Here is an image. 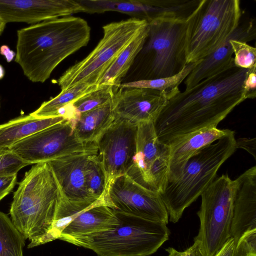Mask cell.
<instances>
[{
    "instance_id": "1",
    "label": "cell",
    "mask_w": 256,
    "mask_h": 256,
    "mask_svg": "<svg viewBox=\"0 0 256 256\" xmlns=\"http://www.w3.org/2000/svg\"><path fill=\"white\" fill-rule=\"evenodd\" d=\"M249 69L234 67L170 98L154 122L158 140L169 145L194 132L217 128L247 99L244 82Z\"/></svg>"
},
{
    "instance_id": "2",
    "label": "cell",
    "mask_w": 256,
    "mask_h": 256,
    "mask_svg": "<svg viewBox=\"0 0 256 256\" xmlns=\"http://www.w3.org/2000/svg\"><path fill=\"white\" fill-rule=\"evenodd\" d=\"M90 28L72 16L43 21L17 31L15 62L34 82H46L65 58L86 46Z\"/></svg>"
},
{
    "instance_id": "3",
    "label": "cell",
    "mask_w": 256,
    "mask_h": 256,
    "mask_svg": "<svg viewBox=\"0 0 256 256\" xmlns=\"http://www.w3.org/2000/svg\"><path fill=\"white\" fill-rule=\"evenodd\" d=\"M61 200L58 184L48 162L26 172L14 192L10 219L30 242L28 248L47 243Z\"/></svg>"
},
{
    "instance_id": "4",
    "label": "cell",
    "mask_w": 256,
    "mask_h": 256,
    "mask_svg": "<svg viewBox=\"0 0 256 256\" xmlns=\"http://www.w3.org/2000/svg\"><path fill=\"white\" fill-rule=\"evenodd\" d=\"M236 149L233 131L198 150L187 161L180 176L165 184L160 196L170 222L178 221L184 210L200 196Z\"/></svg>"
},
{
    "instance_id": "5",
    "label": "cell",
    "mask_w": 256,
    "mask_h": 256,
    "mask_svg": "<svg viewBox=\"0 0 256 256\" xmlns=\"http://www.w3.org/2000/svg\"><path fill=\"white\" fill-rule=\"evenodd\" d=\"M119 221L112 229L66 240L98 256H149L169 238L165 224L113 210Z\"/></svg>"
},
{
    "instance_id": "6",
    "label": "cell",
    "mask_w": 256,
    "mask_h": 256,
    "mask_svg": "<svg viewBox=\"0 0 256 256\" xmlns=\"http://www.w3.org/2000/svg\"><path fill=\"white\" fill-rule=\"evenodd\" d=\"M238 0H200L186 20V64L202 60L222 46L240 24Z\"/></svg>"
},
{
    "instance_id": "7",
    "label": "cell",
    "mask_w": 256,
    "mask_h": 256,
    "mask_svg": "<svg viewBox=\"0 0 256 256\" xmlns=\"http://www.w3.org/2000/svg\"><path fill=\"white\" fill-rule=\"evenodd\" d=\"M148 24L145 20L131 18L103 26V37L94 48L58 79L61 90L82 83L100 85L116 58Z\"/></svg>"
},
{
    "instance_id": "8",
    "label": "cell",
    "mask_w": 256,
    "mask_h": 256,
    "mask_svg": "<svg viewBox=\"0 0 256 256\" xmlns=\"http://www.w3.org/2000/svg\"><path fill=\"white\" fill-rule=\"evenodd\" d=\"M235 187V180L223 174L200 195V227L194 240L200 242L204 256H215L230 238Z\"/></svg>"
},
{
    "instance_id": "9",
    "label": "cell",
    "mask_w": 256,
    "mask_h": 256,
    "mask_svg": "<svg viewBox=\"0 0 256 256\" xmlns=\"http://www.w3.org/2000/svg\"><path fill=\"white\" fill-rule=\"evenodd\" d=\"M186 18L170 15L148 22V36L140 51L148 60L147 80L173 76L186 64Z\"/></svg>"
},
{
    "instance_id": "10",
    "label": "cell",
    "mask_w": 256,
    "mask_h": 256,
    "mask_svg": "<svg viewBox=\"0 0 256 256\" xmlns=\"http://www.w3.org/2000/svg\"><path fill=\"white\" fill-rule=\"evenodd\" d=\"M8 150L29 165L73 154H98L96 142L80 141L74 132L73 122L69 120L24 138Z\"/></svg>"
},
{
    "instance_id": "11",
    "label": "cell",
    "mask_w": 256,
    "mask_h": 256,
    "mask_svg": "<svg viewBox=\"0 0 256 256\" xmlns=\"http://www.w3.org/2000/svg\"><path fill=\"white\" fill-rule=\"evenodd\" d=\"M170 153V146L158 139L154 122L139 123L136 153L126 174L146 189L160 194L166 180Z\"/></svg>"
},
{
    "instance_id": "12",
    "label": "cell",
    "mask_w": 256,
    "mask_h": 256,
    "mask_svg": "<svg viewBox=\"0 0 256 256\" xmlns=\"http://www.w3.org/2000/svg\"><path fill=\"white\" fill-rule=\"evenodd\" d=\"M119 224L104 200L92 204H74L60 201L47 242L64 241L115 228Z\"/></svg>"
},
{
    "instance_id": "13",
    "label": "cell",
    "mask_w": 256,
    "mask_h": 256,
    "mask_svg": "<svg viewBox=\"0 0 256 256\" xmlns=\"http://www.w3.org/2000/svg\"><path fill=\"white\" fill-rule=\"evenodd\" d=\"M137 125L116 116L96 141L98 155L106 177L104 200L112 182L126 174L132 166L136 150Z\"/></svg>"
},
{
    "instance_id": "14",
    "label": "cell",
    "mask_w": 256,
    "mask_h": 256,
    "mask_svg": "<svg viewBox=\"0 0 256 256\" xmlns=\"http://www.w3.org/2000/svg\"><path fill=\"white\" fill-rule=\"evenodd\" d=\"M104 202L114 211L166 224L168 222L160 194L144 188L127 174L112 182Z\"/></svg>"
},
{
    "instance_id": "15",
    "label": "cell",
    "mask_w": 256,
    "mask_h": 256,
    "mask_svg": "<svg viewBox=\"0 0 256 256\" xmlns=\"http://www.w3.org/2000/svg\"><path fill=\"white\" fill-rule=\"evenodd\" d=\"M84 12L101 14L114 11L148 22L163 16H183L190 8L188 0H77Z\"/></svg>"
},
{
    "instance_id": "16",
    "label": "cell",
    "mask_w": 256,
    "mask_h": 256,
    "mask_svg": "<svg viewBox=\"0 0 256 256\" xmlns=\"http://www.w3.org/2000/svg\"><path fill=\"white\" fill-rule=\"evenodd\" d=\"M168 98L164 92L120 86L112 99L113 110L116 117L134 124L154 122Z\"/></svg>"
},
{
    "instance_id": "17",
    "label": "cell",
    "mask_w": 256,
    "mask_h": 256,
    "mask_svg": "<svg viewBox=\"0 0 256 256\" xmlns=\"http://www.w3.org/2000/svg\"><path fill=\"white\" fill-rule=\"evenodd\" d=\"M84 12L74 0H0V19L10 22L38 23Z\"/></svg>"
},
{
    "instance_id": "18",
    "label": "cell",
    "mask_w": 256,
    "mask_h": 256,
    "mask_svg": "<svg viewBox=\"0 0 256 256\" xmlns=\"http://www.w3.org/2000/svg\"><path fill=\"white\" fill-rule=\"evenodd\" d=\"M90 154L70 155L48 162L58 184L62 201L80 204L102 200L92 198L86 189L85 166Z\"/></svg>"
},
{
    "instance_id": "19",
    "label": "cell",
    "mask_w": 256,
    "mask_h": 256,
    "mask_svg": "<svg viewBox=\"0 0 256 256\" xmlns=\"http://www.w3.org/2000/svg\"><path fill=\"white\" fill-rule=\"evenodd\" d=\"M230 236L236 245L246 232L256 229V166L236 179Z\"/></svg>"
},
{
    "instance_id": "20",
    "label": "cell",
    "mask_w": 256,
    "mask_h": 256,
    "mask_svg": "<svg viewBox=\"0 0 256 256\" xmlns=\"http://www.w3.org/2000/svg\"><path fill=\"white\" fill-rule=\"evenodd\" d=\"M233 131L217 128H204L186 135L171 143L166 182L176 179L189 158L198 150Z\"/></svg>"
},
{
    "instance_id": "21",
    "label": "cell",
    "mask_w": 256,
    "mask_h": 256,
    "mask_svg": "<svg viewBox=\"0 0 256 256\" xmlns=\"http://www.w3.org/2000/svg\"><path fill=\"white\" fill-rule=\"evenodd\" d=\"M66 120L64 116L38 118L30 114L0 124V150H8L24 138Z\"/></svg>"
},
{
    "instance_id": "22",
    "label": "cell",
    "mask_w": 256,
    "mask_h": 256,
    "mask_svg": "<svg viewBox=\"0 0 256 256\" xmlns=\"http://www.w3.org/2000/svg\"><path fill=\"white\" fill-rule=\"evenodd\" d=\"M112 100L104 106L81 114L74 123L78 138L84 142H94L112 124L116 116Z\"/></svg>"
},
{
    "instance_id": "23",
    "label": "cell",
    "mask_w": 256,
    "mask_h": 256,
    "mask_svg": "<svg viewBox=\"0 0 256 256\" xmlns=\"http://www.w3.org/2000/svg\"><path fill=\"white\" fill-rule=\"evenodd\" d=\"M148 24L121 52L106 72L100 84L120 87L135 58L140 52L148 36Z\"/></svg>"
},
{
    "instance_id": "24",
    "label": "cell",
    "mask_w": 256,
    "mask_h": 256,
    "mask_svg": "<svg viewBox=\"0 0 256 256\" xmlns=\"http://www.w3.org/2000/svg\"><path fill=\"white\" fill-rule=\"evenodd\" d=\"M103 86L104 84L92 85L82 83L61 90L58 96L44 102L36 110L30 114L38 118L57 116L58 112L60 108L100 89Z\"/></svg>"
},
{
    "instance_id": "25",
    "label": "cell",
    "mask_w": 256,
    "mask_h": 256,
    "mask_svg": "<svg viewBox=\"0 0 256 256\" xmlns=\"http://www.w3.org/2000/svg\"><path fill=\"white\" fill-rule=\"evenodd\" d=\"M198 62L186 64L179 73L170 77L140 80L121 84L120 86L145 88L164 92L168 94L170 98L180 90V84L185 80Z\"/></svg>"
},
{
    "instance_id": "26",
    "label": "cell",
    "mask_w": 256,
    "mask_h": 256,
    "mask_svg": "<svg viewBox=\"0 0 256 256\" xmlns=\"http://www.w3.org/2000/svg\"><path fill=\"white\" fill-rule=\"evenodd\" d=\"M25 240L10 218L0 211V256H23Z\"/></svg>"
},
{
    "instance_id": "27",
    "label": "cell",
    "mask_w": 256,
    "mask_h": 256,
    "mask_svg": "<svg viewBox=\"0 0 256 256\" xmlns=\"http://www.w3.org/2000/svg\"><path fill=\"white\" fill-rule=\"evenodd\" d=\"M85 178L90 196L95 200H104L106 188V177L98 154H90L88 156L85 166Z\"/></svg>"
},
{
    "instance_id": "28",
    "label": "cell",
    "mask_w": 256,
    "mask_h": 256,
    "mask_svg": "<svg viewBox=\"0 0 256 256\" xmlns=\"http://www.w3.org/2000/svg\"><path fill=\"white\" fill-rule=\"evenodd\" d=\"M119 88V87H118ZM118 88L104 85L100 89L86 94L72 102L76 114L93 110L112 100Z\"/></svg>"
},
{
    "instance_id": "29",
    "label": "cell",
    "mask_w": 256,
    "mask_h": 256,
    "mask_svg": "<svg viewBox=\"0 0 256 256\" xmlns=\"http://www.w3.org/2000/svg\"><path fill=\"white\" fill-rule=\"evenodd\" d=\"M28 165L10 150H0V176L17 174Z\"/></svg>"
},
{
    "instance_id": "30",
    "label": "cell",
    "mask_w": 256,
    "mask_h": 256,
    "mask_svg": "<svg viewBox=\"0 0 256 256\" xmlns=\"http://www.w3.org/2000/svg\"><path fill=\"white\" fill-rule=\"evenodd\" d=\"M238 256H256V229L246 232L236 245Z\"/></svg>"
},
{
    "instance_id": "31",
    "label": "cell",
    "mask_w": 256,
    "mask_h": 256,
    "mask_svg": "<svg viewBox=\"0 0 256 256\" xmlns=\"http://www.w3.org/2000/svg\"><path fill=\"white\" fill-rule=\"evenodd\" d=\"M244 90L247 99L256 96V64L249 69L244 82Z\"/></svg>"
},
{
    "instance_id": "32",
    "label": "cell",
    "mask_w": 256,
    "mask_h": 256,
    "mask_svg": "<svg viewBox=\"0 0 256 256\" xmlns=\"http://www.w3.org/2000/svg\"><path fill=\"white\" fill-rule=\"evenodd\" d=\"M16 180L17 174L0 176V201L12 190Z\"/></svg>"
},
{
    "instance_id": "33",
    "label": "cell",
    "mask_w": 256,
    "mask_h": 256,
    "mask_svg": "<svg viewBox=\"0 0 256 256\" xmlns=\"http://www.w3.org/2000/svg\"><path fill=\"white\" fill-rule=\"evenodd\" d=\"M166 250L168 254V256H204L198 240H194V244L184 252H178L171 247L166 248Z\"/></svg>"
},
{
    "instance_id": "34",
    "label": "cell",
    "mask_w": 256,
    "mask_h": 256,
    "mask_svg": "<svg viewBox=\"0 0 256 256\" xmlns=\"http://www.w3.org/2000/svg\"><path fill=\"white\" fill-rule=\"evenodd\" d=\"M237 148H242L252 155L254 159L256 158V142L254 138H240L236 140Z\"/></svg>"
},
{
    "instance_id": "35",
    "label": "cell",
    "mask_w": 256,
    "mask_h": 256,
    "mask_svg": "<svg viewBox=\"0 0 256 256\" xmlns=\"http://www.w3.org/2000/svg\"><path fill=\"white\" fill-rule=\"evenodd\" d=\"M215 256H238L234 239L230 238Z\"/></svg>"
},
{
    "instance_id": "36",
    "label": "cell",
    "mask_w": 256,
    "mask_h": 256,
    "mask_svg": "<svg viewBox=\"0 0 256 256\" xmlns=\"http://www.w3.org/2000/svg\"><path fill=\"white\" fill-rule=\"evenodd\" d=\"M0 54L4 56L7 62H12L16 57V52L10 50L6 45H2L0 47Z\"/></svg>"
},
{
    "instance_id": "37",
    "label": "cell",
    "mask_w": 256,
    "mask_h": 256,
    "mask_svg": "<svg viewBox=\"0 0 256 256\" xmlns=\"http://www.w3.org/2000/svg\"><path fill=\"white\" fill-rule=\"evenodd\" d=\"M6 24L3 20L0 19V35L4 32Z\"/></svg>"
},
{
    "instance_id": "38",
    "label": "cell",
    "mask_w": 256,
    "mask_h": 256,
    "mask_svg": "<svg viewBox=\"0 0 256 256\" xmlns=\"http://www.w3.org/2000/svg\"><path fill=\"white\" fill-rule=\"evenodd\" d=\"M5 74V71L4 67L0 64V80L2 79Z\"/></svg>"
}]
</instances>
